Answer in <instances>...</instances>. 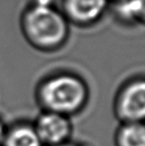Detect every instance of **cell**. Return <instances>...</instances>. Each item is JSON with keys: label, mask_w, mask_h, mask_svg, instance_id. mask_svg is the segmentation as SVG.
I'll return each instance as SVG.
<instances>
[{"label": "cell", "mask_w": 145, "mask_h": 146, "mask_svg": "<svg viewBox=\"0 0 145 146\" xmlns=\"http://www.w3.org/2000/svg\"><path fill=\"white\" fill-rule=\"evenodd\" d=\"M2 146H44L33 122L17 121L6 128Z\"/></svg>", "instance_id": "8992f818"}, {"label": "cell", "mask_w": 145, "mask_h": 146, "mask_svg": "<svg viewBox=\"0 0 145 146\" xmlns=\"http://www.w3.org/2000/svg\"><path fill=\"white\" fill-rule=\"evenodd\" d=\"M44 146H54L72 139V117L57 112L41 110L32 121Z\"/></svg>", "instance_id": "277c9868"}, {"label": "cell", "mask_w": 145, "mask_h": 146, "mask_svg": "<svg viewBox=\"0 0 145 146\" xmlns=\"http://www.w3.org/2000/svg\"><path fill=\"white\" fill-rule=\"evenodd\" d=\"M41 110L73 117L87 106L89 90L85 82L72 74H58L43 80L36 90Z\"/></svg>", "instance_id": "6da1fadb"}, {"label": "cell", "mask_w": 145, "mask_h": 146, "mask_svg": "<svg viewBox=\"0 0 145 146\" xmlns=\"http://www.w3.org/2000/svg\"><path fill=\"white\" fill-rule=\"evenodd\" d=\"M55 0H32L31 5L41 7H54Z\"/></svg>", "instance_id": "9c48e42d"}, {"label": "cell", "mask_w": 145, "mask_h": 146, "mask_svg": "<svg viewBox=\"0 0 145 146\" xmlns=\"http://www.w3.org/2000/svg\"><path fill=\"white\" fill-rule=\"evenodd\" d=\"M21 29L27 41L38 49L61 46L68 36V21L54 7L30 5L21 17Z\"/></svg>", "instance_id": "7a4b0ae2"}, {"label": "cell", "mask_w": 145, "mask_h": 146, "mask_svg": "<svg viewBox=\"0 0 145 146\" xmlns=\"http://www.w3.org/2000/svg\"><path fill=\"white\" fill-rule=\"evenodd\" d=\"M109 0H64V15L79 25L97 21L105 12Z\"/></svg>", "instance_id": "5b68a950"}, {"label": "cell", "mask_w": 145, "mask_h": 146, "mask_svg": "<svg viewBox=\"0 0 145 146\" xmlns=\"http://www.w3.org/2000/svg\"><path fill=\"white\" fill-rule=\"evenodd\" d=\"M112 110L118 122H145V78L124 84L114 98Z\"/></svg>", "instance_id": "3957f363"}, {"label": "cell", "mask_w": 145, "mask_h": 146, "mask_svg": "<svg viewBox=\"0 0 145 146\" xmlns=\"http://www.w3.org/2000/svg\"><path fill=\"white\" fill-rule=\"evenodd\" d=\"M114 146H145V122H119L113 134Z\"/></svg>", "instance_id": "52a82bcc"}, {"label": "cell", "mask_w": 145, "mask_h": 146, "mask_svg": "<svg viewBox=\"0 0 145 146\" xmlns=\"http://www.w3.org/2000/svg\"><path fill=\"white\" fill-rule=\"evenodd\" d=\"M54 146H91V144L87 142H83V141H75V140H71L69 141H66L64 143H61V144H58V145H54Z\"/></svg>", "instance_id": "30bf717a"}, {"label": "cell", "mask_w": 145, "mask_h": 146, "mask_svg": "<svg viewBox=\"0 0 145 146\" xmlns=\"http://www.w3.org/2000/svg\"><path fill=\"white\" fill-rule=\"evenodd\" d=\"M6 128H7V125L4 123V121L0 118V146L3 145L4 141V136H5Z\"/></svg>", "instance_id": "8fae6325"}, {"label": "cell", "mask_w": 145, "mask_h": 146, "mask_svg": "<svg viewBox=\"0 0 145 146\" xmlns=\"http://www.w3.org/2000/svg\"><path fill=\"white\" fill-rule=\"evenodd\" d=\"M116 15L123 21L145 24V0H118Z\"/></svg>", "instance_id": "ba28073f"}]
</instances>
